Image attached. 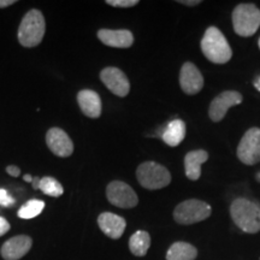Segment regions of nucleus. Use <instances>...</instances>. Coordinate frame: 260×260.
Listing matches in <instances>:
<instances>
[{
	"label": "nucleus",
	"mask_w": 260,
	"mask_h": 260,
	"mask_svg": "<svg viewBox=\"0 0 260 260\" xmlns=\"http://www.w3.org/2000/svg\"><path fill=\"white\" fill-rule=\"evenodd\" d=\"M230 216L242 232L248 234L260 232V205L255 201L237 198L230 205Z\"/></svg>",
	"instance_id": "f257e3e1"
},
{
	"label": "nucleus",
	"mask_w": 260,
	"mask_h": 260,
	"mask_svg": "<svg viewBox=\"0 0 260 260\" xmlns=\"http://www.w3.org/2000/svg\"><path fill=\"white\" fill-rule=\"evenodd\" d=\"M201 51L210 61L225 64L232 59L233 51L222 31L216 27H210L201 40Z\"/></svg>",
	"instance_id": "f03ea898"
},
{
	"label": "nucleus",
	"mask_w": 260,
	"mask_h": 260,
	"mask_svg": "<svg viewBox=\"0 0 260 260\" xmlns=\"http://www.w3.org/2000/svg\"><path fill=\"white\" fill-rule=\"evenodd\" d=\"M46 23L44 15L37 9H32L24 15L18 28V41L23 47H35L41 44L44 39Z\"/></svg>",
	"instance_id": "7ed1b4c3"
},
{
	"label": "nucleus",
	"mask_w": 260,
	"mask_h": 260,
	"mask_svg": "<svg viewBox=\"0 0 260 260\" xmlns=\"http://www.w3.org/2000/svg\"><path fill=\"white\" fill-rule=\"evenodd\" d=\"M136 177L139 183L149 190L161 189L171 182V175L168 169L155 161H145L139 165Z\"/></svg>",
	"instance_id": "20e7f679"
},
{
	"label": "nucleus",
	"mask_w": 260,
	"mask_h": 260,
	"mask_svg": "<svg viewBox=\"0 0 260 260\" xmlns=\"http://www.w3.org/2000/svg\"><path fill=\"white\" fill-rule=\"evenodd\" d=\"M233 25L240 37H252L260 27V10L254 4L237 5L233 11Z\"/></svg>",
	"instance_id": "39448f33"
},
{
	"label": "nucleus",
	"mask_w": 260,
	"mask_h": 260,
	"mask_svg": "<svg viewBox=\"0 0 260 260\" xmlns=\"http://www.w3.org/2000/svg\"><path fill=\"white\" fill-rule=\"evenodd\" d=\"M212 213L209 204L198 199H189L178 204L174 210V219L178 224L190 225L207 219Z\"/></svg>",
	"instance_id": "423d86ee"
},
{
	"label": "nucleus",
	"mask_w": 260,
	"mask_h": 260,
	"mask_svg": "<svg viewBox=\"0 0 260 260\" xmlns=\"http://www.w3.org/2000/svg\"><path fill=\"white\" fill-rule=\"evenodd\" d=\"M106 197L110 204L119 209H133L139 204L135 190L122 181H112L106 188Z\"/></svg>",
	"instance_id": "0eeeda50"
},
{
	"label": "nucleus",
	"mask_w": 260,
	"mask_h": 260,
	"mask_svg": "<svg viewBox=\"0 0 260 260\" xmlns=\"http://www.w3.org/2000/svg\"><path fill=\"white\" fill-rule=\"evenodd\" d=\"M237 157L246 165L260 161V129L251 128L245 133L237 146Z\"/></svg>",
	"instance_id": "6e6552de"
},
{
	"label": "nucleus",
	"mask_w": 260,
	"mask_h": 260,
	"mask_svg": "<svg viewBox=\"0 0 260 260\" xmlns=\"http://www.w3.org/2000/svg\"><path fill=\"white\" fill-rule=\"evenodd\" d=\"M242 103V95L236 90H225L220 93L210 104L209 116L213 122H219L225 117L230 107Z\"/></svg>",
	"instance_id": "1a4fd4ad"
},
{
	"label": "nucleus",
	"mask_w": 260,
	"mask_h": 260,
	"mask_svg": "<svg viewBox=\"0 0 260 260\" xmlns=\"http://www.w3.org/2000/svg\"><path fill=\"white\" fill-rule=\"evenodd\" d=\"M100 79L115 95L124 98L129 94L130 83L128 77L118 68L109 67L103 69L100 73Z\"/></svg>",
	"instance_id": "9d476101"
},
{
	"label": "nucleus",
	"mask_w": 260,
	"mask_h": 260,
	"mask_svg": "<svg viewBox=\"0 0 260 260\" xmlns=\"http://www.w3.org/2000/svg\"><path fill=\"white\" fill-rule=\"evenodd\" d=\"M46 144L52 153L57 157H70L74 152V144L69 135L60 128H51L46 134Z\"/></svg>",
	"instance_id": "9b49d317"
},
{
	"label": "nucleus",
	"mask_w": 260,
	"mask_h": 260,
	"mask_svg": "<svg viewBox=\"0 0 260 260\" xmlns=\"http://www.w3.org/2000/svg\"><path fill=\"white\" fill-rule=\"evenodd\" d=\"M180 86L189 95L198 94L204 87V77L197 67L190 61L182 65L180 73Z\"/></svg>",
	"instance_id": "f8f14e48"
},
{
	"label": "nucleus",
	"mask_w": 260,
	"mask_h": 260,
	"mask_svg": "<svg viewBox=\"0 0 260 260\" xmlns=\"http://www.w3.org/2000/svg\"><path fill=\"white\" fill-rule=\"evenodd\" d=\"M31 246L32 240L30 236H14L2 246L0 254L4 260H19L30 251Z\"/></svg>",
	"instance_id": "ddd939ff"
},
{
	"label": "nucleus",
	"mask_w": 260,
	"mask_h": 260,
	"mask_svg": "<svg viewBox=\"0 0 260 260\" xmlns=\"http://www.w3.org/2000/svg\"><path fill=\"white\" fill-rule=\"evenodd\" d=\"M98 224L102 232L110 239L118 240L124 234L126 222L123 217L111 212H104L98 217Z\"/></svg>",
	"instance_id": "4468645a"
},
{
	"label": "nucleus",
	"mask_w": 260,
	"mask_h": 260,
	"mask_svg": "<svg viewBox=\"0 0 260 260\" xmlns=\"http://www.w3.org/2000/svg\"><path fill=\"white\" fill-rule=\"evenodd\" d=\"M98 38L104 45L116 48H128L134 44V35L130 30H111V29H100Z\"/></svg>",
	"instance_id": "2eb2a0df"
},
{
	"label": "nucleus",
	"mask_w": 260,
	"mask_h": 260,
	"mask_svg": "<svg viewBox=\"0 0 260 260\" xmlns=\"http://www.w3.org/2000/svg\"><path fill=\"white\" fill-rule=\"evenodd\" d=\"M77 103H79V106L83 115L89 117V118H98L102 115V99H100L99 94L94 92V90H81L77 94Z\"/></svg>",
	"instance_id": "dca6fc26"
},
{
	"label": "nucleus",
	"mask_w": 260,
	"mask_h": 260,
	"mask_svg": "<svg viewBox=\"0 0 260 260\" xmlns=\"http://www.w3.org/2000/svg\"><path fill=\"white\" fill-rule=\"evenodd\" d=\"M207 159H209V153L204 149L188 152L184 157V169H186V175L189 180H199L201 176V165Z\"/></svg>",
	"instance_id": "f3484780"
},
{
	"label": "nucleus",
	"mask_w": 260,
	"mask_h": 260,
	"mask_svg": "<svg viewBox=\"0 0 260 260\" xmlns=\"http://www.w3.org/2000/svg\"><path fill=\"white\" fill-rule=\"evenodd\" d=\"M186 136V124L181 119H175L169 123L164 133H162L161 139L165 144L171 146V147H176L184 140Z\"/></svg>",
	"instance_id": "a211bd4d"
},
{
	"label": "nucleus",
	"mask_w": 260,
	"mask_h": 260,
	"mask_svg": "<svg viewBox=\"0 0 260 260\" xmlns=\"http://www.w3.org/2000/svg\"><path fill=\"white\" fill-rule=\"evenodd\" d=\"M198 249L188 242L172 243L167 253V260H195Z\"/></svg>",
	"instance_id": "6ab92c4d"
},
{
	"label": "nucleus",
	"mask_w": 260,
	"mask_h": 260,
	"mask_svg": "<svg viewBox=\"0 0 260 260\" xmlns=\"http://www.w3.org/2000/svg\"><path fill=\"white\" fill-rule=\"evenodd\" d=\"M151 246V236L147 232L139 230L130 236L129 249L136 256H144L147 254Z\"/></svg>",
	"instance_id": "aec40b11"
},
{
	"label": "nucleus",
	"mask_w": 260,
	"mask_h": 260,
	"mask_svg": "<svg viewBox=\"0 0 260 260\" xmlns=\"http://www.w3.org/2000/svg\"><path fill=\"white\" fill-rule=\"evenodd\" d=\"M45 209V203L41 200H29L18 210V217L22 219H31L38 217Z\"/></svg>",
	"instance_id": "412c9836"
},
{
	"label": "nucleus",
	"mask_w": 260,
	"mask_h": 260,
	"mask_svg": "<svg viewBox=\"0 0 260 260\" xmlns=\"http://www.w3.org/2000/svg\"><path fill=\"white\" fill-rule=\"evenodd\" d=\"M39 189L42 190V193L44 194L50 195V197H53V198L60 197V195L64 193L63 186H61V184L56 180V178L50 177V176L41 178L40 187H39Z\"/></svg>",
	"instance_id": "4be33fe9"
},
{
	"label": "nucleus",
	"mask_w": 260,
	"mask_h": 260,
	"mask_svg": "<svg viewBox=\"0 0 260 260\" xmlns=\"http://www.w3.org/2000/svg\"><path fill=\"white\" fill-rule=\"evenodd\" d=\"M107 5L115 6V8H133L138 5V0H106Z\"/></svg>",
	"instance_id": "5701e85b"
},
{
	"label": "nucleus",
	"mask_w": 260,
	"mask_h": 260,
	"mask_svg": "<svg viewBox=\"0 0 260 260\" xmlns=\"http://www.w3.org/2000/svg\"><path fill=\"white\" fill-rule=\"evenodd\" d=\"M15 204V199L5 189H0V205L4 207H11Z\"/></svg>",
	"instance_id": "b1692460"
},
{
	"label": "nucleus",
	"mask_w": 260,
	"mask_h": 260,
	"mask_svg": "<svg viewBox=\"0 0 260 260\" xmlns=\"http://www.w3.org/2000/svg\"><path fill=\"white\" fill-rule=\"evenodd\" d=\"M10 223L6 220L4 217H0V236L5 235L10 230Z\"/></svg>",
	"instance_id": "393cba45"
},
{
	"label": "nucleus",
	"mask_w": 260,
	"mask_h": 260,
	"mask_svg": "<svg viewBox=\"0 0 260 260\" xmlns=\"http://www.w3.org/2000/svg\"><path fill=\"white\" fill-rule=\"evenodd\" d=\"M6 172H8L9 175H11V176L18 177L19 174H21V170H19V168L15 167V165H10V167L6 168Z\"/></svg>",
	"instance_id": "a878e982"
},
{
	"label": "nucleus",
	"mask_w": 260,
	"mask_h": 260,
	"mask_svg": "<svg viewBox=\"0 0 260 260\" xmlns=\"http://www.w3.org/2000/svg\"><path fill=\"white\" fill-rule=\"evenodd\" d=\"M178 3H180V4H183V5H188V6H195V5L201 4L200 0H189V2H188V0H180Z\"/></svg>",
	"instance_id": "bb28decb"
},
{
	"label": "nucleus",
	"mask_w": 260,
	"mask_h": 260,
	"mask_svg": "<svg viewBox=\"0 0 260 260\" xmlns=\"http://www.w3.org/2000/svg\"><path fill=\"white\" fill-rule=\"evenodd\" d=\"M16 0H0V9L8 8L10 5H14Z\"/></svg>",
	"instance_id": "cd10ccee"
},
{
	"label": "nucleus",
	"mask_w": 260,
	"mask_h": 260,
	"mask_svg": "<svg viewBox=\"0 0 260 260\" xmlns=\"http://www.w3.org/2000/svg\"><path fill=\"white\" fill-rule=\"evenodd\" d=\"M40 181H41V178H39V177H34L32 178V188H34V189H39V187H40Z\"/></svg>",
	"instance_id": "c85d7f7f"
},
{
	"label": "nucleus",
	"mask_w": 260,
	"mask_h": 260,
	"mask_svg": "<svg viewBox=\"0 0 260 260\" xmlns=\"http://www.w3.org/2000/svg\"><path fill=\"white\" fill-rule=\"evenodd\" d=\"M24 181L28 182V183H30V182H32V177L30 176V175H24Z\"/></svg>",
	"instance_id": "c756f323"
},
{
	"label": "nucleus",
	"mask_w": 260,
	"mask_h": 260,
	"mask_svg": "<svg viewBox=\"0 0 260 260\" xmlns=\"http://www.w3.org/2000/svg\"><path fill=\"white\" fill-rule=\"evenodd\" d=\"M255 87H256V89L260 90V77L258 79V81L255 82Z\"/></svg>",
	"instance_id": "7c9ffc66"
},
{
	"label": "nucleus",
	"mask_w": 260,
	"mask_h": 260,
	"mask_svg": "<svg viewBox=\"0 0 260 260\" xmlns=\"http://www.w3.org/2000/svg\"><path fill=\"white\" fill-rule=\"evenodd\" d=\"M256 180H258V181L260 182V174H258V175H256Z\"/></svg>",
	"instance_id": "2f4dec72"
},
{
	"label": "nucleus",
	"mask_w": 260,
	"mask_h": 260,
	"mask_svg": "<svg viewBox=\"0 0 260 260\" xmlns=\"http://www.w3.org/2000/svg\"><path fill=\"white\" fill-rule=\"evenodd\" d=\"M259 48H260V39H259Z\"/></svg>",
	"instance_id": "473e14b6"
}]
</instances>
